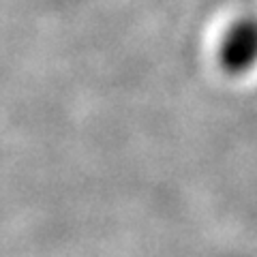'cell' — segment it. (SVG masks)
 <instances>
[{"instance_id":"cell-1","label":"cell","mask_w":257,"mask_h":257,"mask_svg":"<svg viewBox=\"0 0 257 257\" xmlns=\"http://www.w3.org/2000/svg\"><path fill=\"white\" fill-rule=\"evenodd\" d=\"M219 62L229 75H244L257 67V18L231 22L219 43Z\"/></svg>"}]
</instances>
